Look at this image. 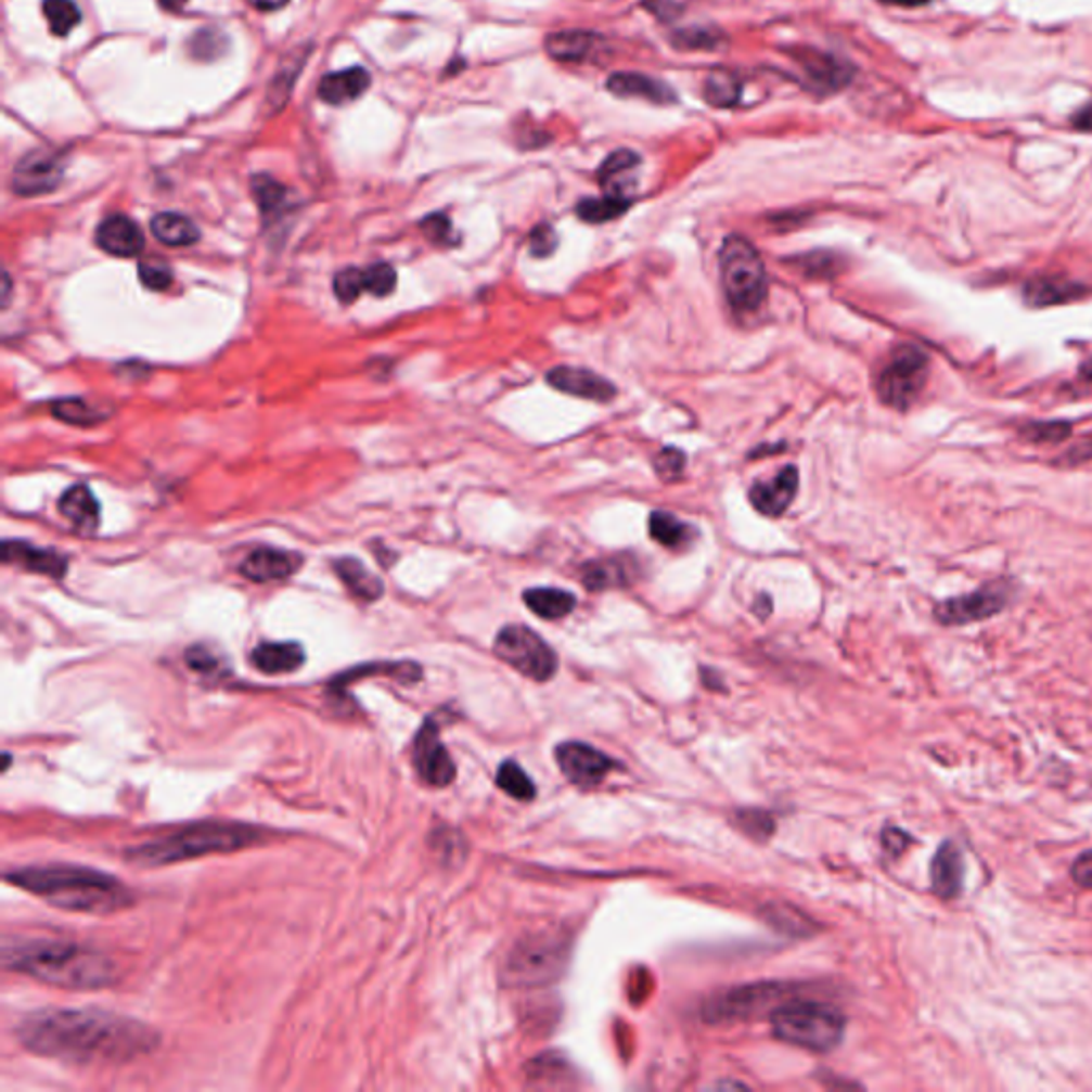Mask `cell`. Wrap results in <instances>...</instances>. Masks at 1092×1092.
Here are the masks:
<instances>
[{
  "mask_svg": "<svg viewBox=\"0 0 1092 1092\" xmlns=\"http://www.w3.org/2000/svg\"><path fill=\"white\" fill-rule=\"evenodd\" d=\"M250 661L262 675H288L306 664V651L299 643H260L253 648Z\"/></svg>",
  "mask_w": 1092,
  "mask_h": 1092,
  "instance_id": "cell-24",
  "label": "cell"
},
{
  "mask_svg": "<svg viewBox=\"0 0 1092 1092\" xmlns=\"http://www.w3.org/2000/svg\"><path fill=\"white\" fill-rule=\"evenodd\" d=\"M412 760L419 776L432 785V787H447L454 779V762L450 758L449 749L445 747L440 738V723L436 717L425 719L421 725L414 747H412Z\"/></svg>",
  "mask_w": 1092,
  "mask_h": 1092,
  "instance_id": "cell-11",
  "label": "cell"
},
{
  "mask_svg": "<svg viewBox=\"0 0 1092 1092\" xmlns=\"http://www.w3.org/2000/svg\"><path fill=\"white\" fill-rule=\"evenodd\" d=\"M333 293L335 297L350 306L355 304L365 291V275H363V269H357V267H348V269H342L339 273H335L333 278Z\"/></svg>",
  "mask_w": 1092,
  "mask_h": 1092,
  "instance_id": "cell-40",
  "label": "cell"
},
{
  "mask_svg": "<svg viewBox=\"0 0 1092 1092\" xmlns=\"http://www.w3.org/2000/svg\"><path fill=\"white\" fill-rule=\"evenodd\" d=\"M2 560L4 564H17L30 573L46 575L52 579H63L68 570V560L63 553L54 549H39L22 540H4Z\"/></svg>",
  "mask_w": 1092,
  "mask_h": 1092,
  "instance_id": "cell-17",
  "label": "cell"
},
{
  "mask_svg": "<svg viewBox=\"0 0 1092 1092\" xmlns=\"http://www.w3.org/2000/svg\"><path fill=\"white\" fill-rule=\"evenodd\" d=\"M566 961V939H560L557 935H536L516 943L504 973L513 986H540L553 981Z\"/></svg>",
  "mask_w": 1092,
  "mask_h": 1092,
  "instance_id": "cell-7",
  "label": "cell"
},
{
  "mask_svg": "<svg viewBox=\"0 0 1092 1092\" xmlns=\"http://www.w3.org/2000/svg\"><path fill=\"white\" fill-rule=\"evenodd\" d=\"M20 1043L46 1058L70 1065L129 1063L158 1048V1032L101 1010H43L17 1027Z\"/></svg>",
  "mask_w": 1092,
  "mask_h": 1092,
  "instance_id": "cell-1",
  "label": "cell"
},
{
  "mask_svg": "<svg viewBox=\"0 0 1092 1092\" xmlns=\"http://www.w3.org/2000/svg\"><path fill=\"white\" fill-rule=\"evenodd\" d=\"M641 165V156L632 150H617L613 152L600 167L598 180L604 189V193L621 194L628 196V189L632 182H628V176Z\"/></svg>",
  "mask_w": 1092,
  "mask_h": 1092,
  "instance_id": "cell-31",
  "label": "cell"
},
{
  "mask_svg": "<svg viewBox=\"0 0 1092 1092\" xmlns=\"http://www.w3.org/2000/svg\"><path fill=\"white\" fill-rule=\"evenodd\" d=\"M52 414L59 421L68 423V425H77V427L97 425V423L105 421V416H107L101 408H97L94 403H90L88 399H81V397L56 399L52 403Z\"/></svg>",
  "mask_w": 1092,
  "mask_h": 1092,
  "instance_id": "cell-34",
  "label": "cell"
},
{
  "mask_svg": "<svg viewBox=\"0 0 1092 1092\" xmlns=\"http://www.w3.org/2000/svg\"><path fill=\"white\" fill-rule=\"evenodd\" d=\"M1091 288H1087L1080 282L1061 278V275H1039L1032 278L1025 284V299L1032 308H1050V306H1063L1076 299H1082L1089 295Z\"/></svg>",
  "mask_w": 1092,
  "mask_h": 1092,
  "instance_id": "cell-21",
  "label": "cell"
},
{
  "mask_svg": "<svg viewBox=\"0 0 1092 1092\" xmlns=\"http://www.w3.org/2000/svg\"><path fill=\"white\" fill-rule=\"evenodd\" d=\"M1071 877L1082 888L1092 890V851H1084L1071 866Z\"/></svg>",
  "mask_w": 1092,
  "mask_h": 1092,
  "instance_id": "cell-52",
  "label": "cell"
},
{
  "mask_svg": "<svg viewBox=\"0 0 1092 1092\" xmlns=\"http://www.w3.org/2000/svg\"><path fill=\"white\" fill-rule=\"evenodd\" d=\"M643 7L646 11H651L655 17H659L661 22H672L683 11V7L675 0H643Z\"/></svg>",
  "mask_w": 1092,
  "mask_h": 1092,
  "instance_id": "cell-51",
  "label": "cell"
},
{
  "mask_svg": "<svg viewBox=\"0 0 1092 1092\" xmlns=\"http://www.w3.org/2000/svg\"><path fill=\"white\" fill-rule=\"evenodd\" d=\"M224 35L218 30H198L191 43V52L198 61H214L222 54Z\"/></svg>",
  "mask_w": 1092,
  "mask_h": 1092,
  "instance_id": "cell-47",
  "label": "cell"
},
{
  "mask_svg": "<svg viewBox=\"0 0 1092 1092\" xmlns=\"http://www.w3.org/2000/svg\"><path fill=\"white\" fill-rule=\"evenodd\" d=\"M630 205H632L630 196L606 193L600 198H582L577 205V216L582 222L602 224L624 216L630 209Z\"/></svg>",
  "mask_w": 1092,
  "mask_h": 1092,
  "instance_id": "cell-33",
  "label": "cell"
},
{
  "mask_svg": "<svg viewBox=\"0 0 1092 1092\" xmlns=\"http://www.w3.org/2000/svg\"><path fill=\"white\" fill-rule=\"evenodd\" d=\"M1023 436L1037 445H1054L1071 436V425L1065 421H1043L1030 423L1023 429Z\"/></svg>",
  "mask_w": 1092,
  "mask_h": 1092,
  "instance_id": "cell-42",
  "label": "cell"
},
{
  "mask_svg": "<svg viewBox=\"0 0 1092 1092\" xmlns=\"http://www.w3.org/2000/svg\"><path fill=\"white\" fill-rule=\"evenodd\" d=\"M253 193L257 198L258 207L262 216H278L288 207V189L282 187L278 180L271 176H255L253 178Z\"/></svg>",
  "mask_w": 1092,
  "mask_h": 1092,
  "instance_id": "cell-36",
  "label": "cell"
},
{
  "mask_svg": "<svg viewBox=\"0 0 1092 1092\" xmlns=\"http://www.w3.org/2000/svg\"><path fill=\"white\" fill-rule=\"evenodd\" d=\"M523 600L531 613L549 621L570 615L577 606L575 593L557 587H531L523 593Z\"/></svg>",
  "mask_w": 1092,
  "mask_h": 1092,
  "instance_id": "cell-29",
  "label": "cell"
},
{
  "mask_svg": "<svg viewBox=\"0 0 1092 1092\" xmlns=\"http://www.w3.org/2000/svg\"><path fill=\"white\" fill-rule=\"evenodd\" d=\"M648 534L655 542H659L666 549L672 551H683L692 544L696 529L688 523H683L679 516L666 513V511H655L648 516Z\"/></svg>",
  "mask_w": 1092,
  "mask_h": 1092,
  "instance_id": "cell-32",
  "label": "cell"
},
{
  "mask_svg": "<svg viewBox=\"0 0 1092 1092\" xmlns=\"http://www.w3.org/2000/svg\"><path fill=\"white\" fill-rule=\"evenodd\" d=\"M301 566L304 557L299 553L260 547L242 562L240 573L253 582H271L293 577Z\"/></svg>",
  "mask_w": 1092,
  "mask_h": 1092,
  "instance_id": "cell-16",
  "label": "cell"
},
{
  "mask_svg": "<svg viewBox=\"0 0 1092 1092\" xmlns=\"http://www.w3.org/2000/svg\"><path fill=\"white\" fill-rule=\"evenodd\" d=\"M184 659H187V664H189V668H191V670L198 672V675H205V677L216 675V672H220V670H222V659H220V655H216V653H214L209 646H205V644H194V646H191V648L187 651Z\"/></svg>",
  "mask_w": 1092,
  "mask_h": 1092,
  "instance_id": "cell-46",
  "label": "cell"
},
{
  "mask_svg": "<svg viewBox=\"0 0 1092 1092\" xmlns=\"http://www.w3.org/2000/svg\"><path fill=\"white\" fill-rule=\"evenodd\" d=\"M926 378L928 355L913 344H902L892 350L877 376V395L886 406L907 410L922 393Z\"/></svg>",
  "mask_w": 1092,
  "mask_h": 1092,
  "instance_id": "cell-8",
  "label": "cell"
},
{
  "mask_svg": "<svg viewBox=\"0 0 1092 1092\" xmlns=\"http://www.w3.org/2000/svg\"><path fill=\"white\" fill-rule=\"evenodd\" d=\"M4 879L20 890L70 913L110 915L134 902L132 892L118 877L88 866H24L9 871Z\"/></svg>",
  "mask_w": 1092,
  "mask_h": 1092,
  "instance_id": "cell-3",
  "label": "cell"
},
{
  "mask_svg": "<svg viewBox=\"0 0 1092 1092\" xmlns=\"http://www.w3.org/2000/svg\"><path fill=\"white\" fill-rule=\"evenodd\" d=\"M789 56L805 73V81L822 94H831L845 88L853 77V66L828 52L805 48L789 52Z\"/></svg>",
  "mask_w": 1092,
  "mask_h": 1092,
  "instance_id": "cell-14",
  "label": "cell"
},
{
  "mask_svg": "<svg viewBox=\"0 0 1092 1092\" xmlns=\"http://www.w3.org/2000/svg\"><path fill=\"white\" fill-rule=\"evenodd\" d=\"M265 831L237 822H196L178 833L152 838L125 851L127 862L141 869H158L211 853H229L260 845Z\"/></svg>",
  "mask_w": 1092,
  "mask_h": 1092,
  "instance_id": "cell-4",
  "label": "cell"
},
{
  "mask_svg": "<svg viewBox=\"0 0 1092 1092\" xmlns=\"http://www.w3.org/2000/svg\"><path fill=\"white\" fill-rule=\"evenodd\" d=\"M705 99L715 107H734L741 101V81L723 68H712L705 79Z\"/></svg>",
  "mask_w": 1092,
  "mask_h": 1092,
  "instance_id": "cell-35",
  "label": "cell"
},
{
  "mask_svg": "<svg viewBox=\"0 0 1092 1092\" xmlns=\"http://www.w3.org/2000/svg\"><path fill=\"white\" fill-rule=\"evenodd\" d=\"M772 1032L785 1043L828 1052L843 1039L845 1018L831 1005L796 1001L772 1014Z\"/></svg>",
  "mask_w": 1092,
  "mask_h": 1092,
  "instance_id": "cell-6",
  "label": "cell"
},
{
  "mask_svg": "<svg viewBox=\"0 0 1092 1092\" xmlns=\"http://www.w3.org/2000/svg\"><path fill=\"white\" fill-rule=\"evenodd\" d=\"M1082 376H1084L1089 383H1092V359L1089 363H1084V365H1082Z\"/></svg>",
  "mask_w": 1092,
  "mask_h": 1092,
  "instance_id": "cell-58",
  "label": "cell"
},
{
  "mask_svg": "<svg viewBox=\"0 0 1092 1092\" xmlns=\"http://www.w3.org/2000/svg\"><path fill=\"white\" fill-rule=\"evenodd\" d=\"M139 280L150 291H167L174 284V271L165 260H141Z\"/></svg>",
  "mask_w": 1092,
  "mask_h": 1092,
  "instance_id": "cell-43",
  "label": "cell"
},
{
  "mask_svg": "<svg viewBox=\"0 0 1092 1092\" xmlns=\"http://www.w3.org/2000/svg\"><path fill=\"white\" fill-rule=\"evenodd\" d=\"M798 493V470L785 465L771 483H756L749 491V502L765 516H781Z\"/></svg>",
  "mask_w": 1092,
  "mask_h": 1092,
  "instance_id": "cell-19",
  "label": "cell"
},
{
  "mask_svg": "<svg viewBox=\"0 0 1092 1092\" xmlns=\"http://www.w3.org/2000/svg\"><path fill=\"white\" fill-rule=\"evenodd\" d=\"M2 964L65 990H101L118 981V966L110 956L63 939L4 941Z\"/></svg>",
  "mask_w": 1092,
  "mask_h": 1092,
  "instance_id": "cell-2",
  "label": "cell"
},
{
  "mask_svg": "<svg viewBox=\"0 0 1092 1092\" xmlns=\"http://www.w3.org/2000/svg\"><path fill=\"white\" fill-rule=\"evenodd\" d=\"M600 37L587 30H560L544 39L547 54L557 63H582L595 52Z\"/></svg>",
  "mask_w": 1092,
  "mask_h": 1092,
  "instance_id": "cell-26",
  "label": "cell"
},
{
  "mask_svg": "<svg viewBox=\"0 0 1092 1092\" xmlns=\"http://www.w3.org/2000/svg\"><path fill=\"white\" fill-rule=\"evenodd\" d=\"M882 4H892V7H922V4H928L930 0H877Z\"/></svg>",
  "mask_w": 1092,
  "mask_h": 1092,
  "instance_id": "cell-56",
  "label": "cell"
},
{
  "mask_svg": "<svg viewBox=\"0 0 1092 1092\" xmlns=\"http://www.w3.org/2000/svg\"><path fill=\"white\" fill-rule=\"evenodd\" d=\"M723 43V35L710 26H694L675 33L672 46L679 50H715Z\"/></svg>",
  "mask_w": 1092,
  "mask_h": 1092,
  "instance_id": "cell-39",
  "label": "cell"
},
{
  "mask_svg": "<svg viewBox=\"0 0 1092 1092\" xmlns=\"http://www.w3.org/2000/svg\"><path fill=\"white\" fill-rule=\"evenodd\" d=\"M608 92L621 99H644L657 105H668L677 101V94L664 83L644 73H613L606 79Z\"/></svg>",
  "mask_w": 1092,
  "mask_h": 1092,
  "instance_id": "cell-22",
  "label": "cell"
},
{
  "mask_svg": "<svg viewBox=\"0 0 1092 1092\" xmlns=\"http://www.w3.org/2000/svg\"><path fill=\"white\" fill-rule=\"evenodd\" d=\"M372 83V75L363 66H350L346 70L329 73L322 77L319 97L326 105L339 107L357 101Z\"/></svg>",
  "mask_w": 1092,
  "mask_h": 1092,
  "instance_id": "cell-23",
  "label": "cell"
},
{
  "mask_svg": "<svg viewBox=\"0 0 1092 1092\" xmlns=\"http://www.w3.org/2000/svg\"><path fill=\"white\" fill-rule=\"evenodd\" d=\"M248 2H250V7H255L258 11H280L291 0H248Z\"/></svg>",
  "mask_w": 1092,
  "mask_h": 1092,
  "instance_id": "cell-55",
  "label": "cell"
},
{
  "mask_svg": "<svg viewBox=\"0 0 1092 1092\" xmlns=\"http://www.w3.org/2000/svg\"><path fill=\"white\" fill-rule=\"evenodd\" d=\"M557 248V235L551 224H538L529 235V253L534 257H551Z\"/></svg>",
  "mask_w": 1092,
  "mask_h": 1092,
  "instance_id": "cell-49",
  "label": "cell"
},
{
  "mask_svg": "<svg viewBox=\"0 0 1092 1092\" xmlns=\"http://www.w3.org/2000/svg\"><path fill=\"white\" fill-rule=\"evenodd\" d=\"M547 383L562 393L582 397V399H591V401H600V403H606L617 395V388L611 381L598 376L591 370L570 368V365L553 368L547 374Z\"/></svg>",
  "mask_w": 1092,
  "mask_h": 1092,
  "instance_id": "cell-15",
  "label": "cell"
},
{
  "mask_svg": "<svg viewBox=\"0 0 1092 1092\" xmlns=\"http://www.w3.org/2000/svg\"><path fill=\"white\" fill-rule=\"evenodd\" d=\"M496 655L534 681H549L557 670V655L534 630L506 626L496 639Z\"/></svg>",
  "mask_w": 1092,
  "mask_h": 1092,
  "instance_id": "cell-9",
  "label": "cell"
},
{
  "mask_svg": "<svg viewBox=\"0 0 1092 1092\" xmlns=\"http://www.w3.org/2000/svg\"><path fill=\"white\" fill-rule=\"evenodd\" d=\"M333 570L339 580L348 587V591L363 602H376L385 593V582L376 575H372L361 562H357L352 557H342V560L333 562Z\"/></svg>",
  "mask_w": 1092,
  "mask_h": 1092,
  "instance_id": "cell-28",
  "label": "cell"
},
{
  "mask_svg": "<svg viewBox=\"0 0 1092 1092\" xmlns=\"http://www.w3.org/2000/svg\"><path fill=\"white\" fill-rule=\"evenodd\" d=\"M1092 459V434H1087L1082 440H1078L1071 449L1067 450L1058 463L1061 465H1080Z\"/></svg>",
  "mask_w": 1092,
  "mask_h": 1092,
  "instance_id": "cell-50",
  "label": "cell"
},
{
  "mask_svg": "<svg viewBox=\"0 0 1092 1092\" xmlns=\"http://www.w3.org/2000/svg\"><path fill=\"white\" fill-rule=\"evenodd\" d=\"M65 176V156L54 150H33L13 169V191L20 196H39L59 189Z\"/></svg>",
  "mask_w": 1092,
  "mask_h": 1092,
  "instance_id": "cell-12",
  "label": "cell"
},
{
  "mask_svg": "<svg viewBox=\"0 0 1092 1092\" xmlns=\"http://www.w3.org/2000/svg\"><path fill=\"white\" fill-rule=\"evenodd\" d=\"M421 229L425 233V237L438 246H454L459 242V237L454 235L452 231V222H450L449 216L447 214H432L427 218L421 220Z\"/></svg>",
  "mask_w": 1092,
  "mask_h": 1092,
  "instance_id": "cell-45",
  "label": "cell"
},
{
  "mask_svg": "<svg viewBox=\"0 0 1092 1092\" xmlns=\"http://www.w3.org/2000/svg\"><path fill=\"white\" fill-rule=\"evenodd\" d=\"M1014 595V584L1010 580H992L981 584L977 591L959 595L937 604L935 617L943 626H966L975 621L990 619L1005 611Z\"/></svg>",
  "mask_w": 1092,
  "mask_h": 1092,
  "instance_id": "cell-10",
  "label": "cell"
},
{
  "mask_svg": "<svg viewBox=\"0 0 1092 1092\" xmlns=\"http://www.w3.org/2000/svg\"><path fill=\"white\" fill-rule=\"evenodd\" d=\"M964 882V858L961 847L954 840H943L930 862V884L939 899L954 900L961 897Z\"/></svg>",
  "mask_w": 1092,
  "mask_h": 1092,
  "instance_id": "cell-18",
  "label": "cell"
},
{
  "mask_svg": "<svg viewBox=\"0 0 1092 1092\" xmlns=\"http://www.w3.org/2000/svg\"><path fill=\"white\" fill-rule=\"evenodd\" d=\"M158 4L163 9H169V11H180L182 7L189 4V0H158Z\"/></svg>",
  "mask_w": 1092,
  "mask_h": 1092,
  "instance_id": "cell-57",
  "label": "cell"
},
{
  "mask_svg": "<svg viewBox=\"0 0 1092 1092\" xmlns=\"http://www.w3.org/2000/svg\"><path fill=\"white\" fill-rule=\"evenodd\" d=\"M152 233L160 244L174 246V248L193 246L201 237V231L193 220L182 214H176V211H163V214L154 216L152 218Z\"/></svg>",
  "mask_w": 1092,
  "mask_h": 1092,
  "instance_id": "cell-30",
  "label": "cell"
},
{
  "mask_svg": "<svg viewBox=\"0 0 1092 1092\" xmlns=\"http://www.w3.org/2000/svg\"><path fill=\"white\" fill-rule=\"evenodd\" d=\"M97 244L107 255L130 258L137 257L143 250L145 240H143V233L137 227V222H132L129 216L116 214V216L105 218L99 224V229H97Z\"/></svg>",
  "mask_w": 1092,
  "mask_h": 1092,
  "instance_id": "cell-20",
  "label": "cell"
},
{
  "mask_svg": "<svg viewBox=\"0 0 1092 1092\" xmlns=\"http://www.w3.org/2000/svg\"><path fill=\"white\" fill-rule=\"evenodd\" d=\"M498 785H500V789H504L509 796H513L516 800L529 802V800L536 798L534 781L513 760H506L500 767V771H498Z\"/></svg>",
  "mask_w": 1092,
  "mask_h": 1092,
  "instance_id": "cell-38",
  "label": "cell"
},
{
  "mask_svg": "<svg viewBox=\"0 0 1092 1092\" xmlns=\"http://www.w3.org/2000/svg\"><path fill=\"white\" fill-rule=\"evenodd\" d=\"M637 575V566L630 557H604L582 566L580 580L591 591H602L611 587L630 584Z\"/></svg>",
  "mask_w": 1092,
  "mask_h": 1092,
  "instance_id": "cell-25",
  "label": "cell"
},
{
  "mask_svg": "<svg viewBox=\"0 0 1092 1092\" xmlns=\"http://www.w3.org/2000/svg\"><path fill=\"white\" fill-rule=\"evenodd\" d=\"M1074 127L1082 132H1092V101L1074 116Z\"/></svg>",
  "mask_w": 1092,
  "mask_h": 1092,
  "instance_id": "cell-54",
  "label": "cell"
},
{
  "mask_svg": "<svg viewBox=\"0 0 1092 1092\" xmlns=\"http://www.w3.org/2000/svg\"><path fill=\"white\" fill-rule=\"evenodd\" d=\"M796 267L813 278H833L840 271V258L833 253H809L805 257L794 258Z\"/></svg>",
  "mask_w": 1092,
  "mask_h": 1092,
  "instance_id": "cell-44",
  "label": "cell"
},
{
  "mask_svg": "<svg viewBox=\"0 0 1092 1092\" xmlns=\"http://www.w3.org/2000/svg\"><path fill=\"white\" fill-rule=\"evenodd\" d=\"M882 840H884V847H886L892 856H900V853H902V851L911 845V836L907 835V833H902L899 828H886V831H884V836H882Z\"/></svg>",
  "mask_w": 1092,
  "mask_h": 1092,
  "instance_id": "cell-53",
  "label": "cell"
},
{
  "mask_svg": "<svg viewBox=\"0 0 1092 1092\" xmlns=\"http://www.w3.org/2000/svg\"><path fill=\"white\" fill-rule=\"evenodd\" d=\"M719 271L725 299L738 317L756 314L769 291L767 267L758 250L741 235L725 237L719 250Z\"/></svg>",
  "mask_w": 1092,
  "mask_h": 1092,
  "instance_id": "cell-5",
  "label": "cell"
},
{
  "mask_svg": "<svg viewBox=\"0 0 1092 1092\" xmlns=\"http://www.w3.org/2000/svg\"><path fill=\"white\" fill-rule=\"evenodd\" d=\"M43 15L56 37H66L81 22V11L75 0H43Z\"/></svg>",
  "mask_w": 1092,
  "mask_h": 1092,
  "instance_id": "cell-37",
  "label": "cell"
},
{
  "mask_svg": "<svg viewBox=\"0 0 1092 1092\" xmlns=\"http://www.w3.org/2000/svg\"><path fill=\"white\" fill-rule=\"evenodd\" d=\"M685 454L683 450L675 449V447H666V449L659 450L653 465H655V472L659 474V478L664 480H675L681 476L683 467H685Z\"/></svg>",
  "mask_w": 1092,
  "mask_h": 1092,
  "instance_id": "cell-48",
  "label": "cell"
},
{
  "mask_svg": "<svg viewBox=\"0 0 1092 1092\" xmlns=\"http://www.w3.org/2000/svg\"><path fill=\"white\" fill-rule=\"evenodd\" d=\"M555 758L562 772L568 776V781L584 789L600 785L604 776L615 767V762L608 756L579 741L560 745L555 749Z\"/></svg>",
  "mask_w": 1092,
  "mask_h": 1092,
  "instance_id": "cell-13",
  "label": "cell"
},
{
  "mask_svg": "<svg viewBox=\"0 0 1092 1092\" xmlns=\"http://www.w3.org/2000/svg\"><path fill=\"white\" fill-rule=\"evenodd\" d=\"M365 291L374 297H388L397 286V271L388 262H374L363 269Z\"/></svg>",
  "mask_w": 1092,
  "mask_h": 1092,
  "instance_id": "cell-41",
  "label": "cell"
},
{
  "mask_svg": "<svg viewBox=\"0 0 1092 1092\" xmlns=\"http://www.w3.org/2000/svg\"><path fill=\"white\" fill-rule=\"evenodd\" d=\"M59 511L81 531H94L101 521L99 500L88 485H75L66 489L59 502Z\"/></svg>",
  "mask_w": 1092,
  "mask_h": 1092,
  "instance_id": "cell-27",
  "label": "cell"
}]
</instances>
